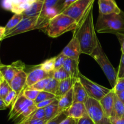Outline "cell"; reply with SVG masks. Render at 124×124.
Returning a JSON list of instances; mask_svg holds the SVG:
<instances>
[{
    "label": "cell",
    "instance_id": "1",
    "mask_svg": "<svg viewBox=\"0 0 124 124\" xmlns=\"http://www.w3.org/2000/svg\"><path fill=\"white\" fill-rule=\"evenodd\" d=\"M73 36H75L78 40L81 53L91 56L99 41L93 22V7L84 19L78 24L76 29L73 31Z\"/></svg>",
    "mask_w": 124,
    "mask_h": 124
},
{
    "label": "cell",
    "instance_id": "2",
    "mask_svg": "<svg viewBox=\"0 0 124 124\" xmlns=\"http://www.w3.org/2000/svg\"><path fill=\"white\" fill-rule=\"evenodd\" d=\"M95 29L98 33L115 34L119 38H124V12L110 15L99 13Z\"/></svg>",
    "mask_w": 124,
    "mask_h": 124
},
{
    "label": "cell",
    "instance_id": "3",
    "mask_svg": "<svg viewBox=\"0 0 124 124\" xmlns=\"http://www.w3.org/2000/svg\"><path fill=\"white\" fill-rule=\"evenodd\" d=\"M78 23L75 19L60 13L49 21L44 29L48 36L54 38L67 31H74Z\"/></svg>",
    "mask_w": 124,
    "mask_h": 124
},
{
    "label": "cell",
    "instance_id": "4",
    "mask_svg": "<svg viewBox=\"0 0 124 124\" xmlns=\"http://www.w3.org/2000/svg\"><path fill=\"white\" fill-rule=\"evenodd\" d=\"M50 19L44 14L36 16L24 18V19L13 29L6 33L4 39L23 33L35 29H45Z\"/></svg>",
    "mask_w": 124,
    "mask_h": 124
},
{
    "label": "cell",
    "instance_id": "5",
    "mask_svg": "<svg viewBox=\"0 0 124 124\" xmlns=\"http://www.w3.org/2000/svg\"><path fill=\"white\" fill-rule=\"evenodd\" d=\"M36 109L37 108L33 101L27 99L22 92L12 104L8 114V120L19 119L18 122H19L31 116Z\"/></svg>",
    "mask_w": 124,
    "mask_h": 124
},
{
    "label": "cell",
    "instance_id": "6",
    "mask_svg": "<svg viewBox=\"0 0 124 124\" xmlns=\"http://www.w3.org/2000/svg\"><path fill=\"white\" fill-rule=\"evenodd\" d=\"M91 56L100 65L103 72L108 80L110 84L112 87V88H113L117 82V72L108 58L107 56L104 53L99 41H98L96 47L91 54Z\"/></svg>",
    "mask_w": 124,
    "mask_h": 124
},
{
    "label": "cell",
    "instance_id": "7",
    "mask_svg": "<svg viewBox=\"0 0 124 124\" xmlns=\"http://www.w3.org/2000/svg\"><path fill=\"white\" fill-rule=\"evenodd\" d=\"M95 0H78L62 11L61 13L71 17L79 24L93 7Z\"/></svg>",
    "mask_w": 124,
    "mask_h": 124
},
{
    "label": "cell",
    "instance_id": "8",
    "mask_svg": "<svg viewBox=\"0 0 124 124\" xmlns=\"http://www.w3.org/2000/svg\"><path fill=\"white\" fill-rule=\"evenodd\" d=\"M87 113L94 124H112L105 114L100 102L93 98H88L85 103Z\"/></svg>",
    "mask_w": 124,
    "mask_h": 124
},
{
    "label": "cell",
    "instance_id": "9",
    "mask_svg": "<svg viewBox=\"0 0 124 124\" xmlns=\"http://www.w3.org/2000/svg\"><path fill=\"white\" fill-rule=\"evenodd\" d=\"M78 78L84 87L88 97L98 101H101V99L108 94L111 90L95 83L82 75L81 73L79 74Z\"/></svg>",
    "mask_w": 124,
    "mask_h": 124
},
{
    "label": "cell",
    "instance_id": "10",
    "mask_svg": "<svg viewBox=\"0 0 124 124\" xmlns=\"http://www.w3.org/2000/svg\"><path fill=\"white\" fill-rule=\"evenodd\" d=\"M37 0H4L2 7L15 14H22Z\"/></svg>",
    "mask_w": 124,
    "mask_h": 124
},
{
    "label": "cell",
    "instance_id": "11",
    "mask_svg": "<svg viewBox=\"0 0 124 124\" xmlns=\"http://www.w3.org/2000/svg\"><path fill=\"white\" fill-rule=\"evenodd\" d=\"M25 69V65L20 61L14 62L10 65H4L0 68V71L2 74L4 79L8 83L11 82L15 76L18 75L21 71L24 70Z\"/></svg>",
    "mask_w": 124,
    "mask_h": 124
},
{
    "label": "cell",
    "instance_id": "12",
    "mask_svg": "<svg viewBox=\"0 0 124 124\" xmlns=\"http://www.w3.org/2000/svg\"><path fill=\"white\" fill-rule=\"evenodd\" d=\"M53 72H46L44 70L41 69L39 67V65H38V67L35 68L32 70H31L29 73H27L26 82L27 87H31L33 85L35 84L38 82L44 79L52 78Z\"/></svg>",
    "mask_w": 124,
    "mask_h": 124
},
{
    "label": "cell",
    "instance_id": "13",
    "mask_svg": "<svg viewBox=\"0 0 124 124\" xmlns=\"http://www.w3.org/2000/svg\"><path fill=\"white\" fill-rule=\"evenodd\" d=\"M61 53L67 58L79 61L80 54L82 53L79 42L75 36H73L72 39L62 50Z\"/></svg>",
    "mask_w": 124,
    "mask_h": 124
},
{
    "label": "cell",
    "instance_id": "14",
    "mask_svg": "<svg viewBox=\"0 0 124 124\" xmlns=\"http://www.w3.org/2000/svg\"><path fill=\"white\" fill-rule=\"evenodd\" d=\"M27 73L24 70H22L15 76L14 78L10 83L11 88L16 93L18 96L27 87Z\"/></svg>",
    "mask_w": 124,
    "mask_h": 124
},
{
    "label": "cell",
    "instance_id": "15",
    "mask_svg": "<svg viewBox=\"0 0 124 124\" xmlns=\"http://www.w3.org/2000/svg\"><path fill=\"white\" fill-rule=\"evenodd\" d=\"M98 5L100 14H119L122 12L115 0H98Z\"/></svg>",
    "mask_w": 124,
    "mask_h": 124
},
{
    "label": "cell",
    "instance_id": "16",
    "mask_svg": "<svg viewBox=\"0 0 124 124\" xmlns=\"http://www.w3.org/2000/svg\"><path fill=\"white\" fill-rule=\"evenodd\" d=\"M65 111L68 117H72L77 120L88 115L84 103H73L71 106Z\"/></svg>",
    "mask_w": 124,
    "mask_h": 124
},
{
    "label": "cell",
    "instance_id": "17",
    "mask_svg": "<svg viewBox=\"0 0 124 124\" xmlns=\"http://www.w3.org/2000/svg\"><path fill=\"white\" fill-rule=\"evenodd\" d=\"M115 95V92H114L113 90L111 88V91L105 96L103 97L101 99V101H99V102H100L103 110L109 118L112 117L113 115Z\"/></svg>",
    "mask_w": 124,
    "mask_h": 124
},
{
    "label": "cell",
    "instance_id": "18",
    "mask_svg": "<svg viewBox=\"0 0 124 124\" xmlns=\"http://www.w3.org/2000/svg\"><path fill=\"white\" fill-rule=\"evenodd\" d=\"M73 103L81 102L85 104L89 98L84 87L78 78L76 79L73 87Z\"/></svg>",
    "mask_w": 124,
    "mask_h": 124
},
{
    "label": "cell",
    "instance_id": "19",
    "mask_svg": "<svg viewBox=\"0 0 124 124\" xmlns=\"http://www.w3.org/2000/svg\"><path fill=\"white\" fill-rule=\"evenodd\" d=\"M73 104V88L66 94L58 98V111L59 113L67 110Z\"/></svg>",
    "mask_w": 124,
    "mask_h": 124
},
{
    "label": "cell",
    "instance_id": "20",
    "mask_svg": "<svg viewBox=\"0 0 124 124\" xmlns=\"http://www.w3.org/2000/svg\"><path fill=\"white\" fill-rule=\"evenodd\" d=\"M44 7V2L36 1L33 2L27 9L25 10L22 14L24 16V18L36 16L42 14Z\"/></svg>",
    "mask_w": 124,
    "mask_h": 124
},
{
    "label": "cell",
    "instance_id": "21",
    "mask_svg": "<svg viewBox=\"0 0 124 124\" xmlns=\"http://www.w3.org/2000/svg\"><path fill=\"white\" fill-rule=\"evenodd\" d=\"M79 61L67 58L64 62L63 67L70 75V77L73 78H78L79 74Z\"/></svg>",
    "mask_w": 124,
    "mask_h": 124
},
{
    "label": "cell",
    "instance_id": "22",
    "mask_svg": "<svg viewBox=\"0 0 124 124\" xmlns=\"http://www.w3.org/2000/svg\"><path fill=\"white\" fill-rule=\"evenodd\" d=\"M76 79L69 78L59 81V87H58V92L56 94V96L59 98L66 94L69 91H70L73 88L74 83Z\"/></svg>",
    "mask_w": 124,
    "mask_h": 124
},
{
    "label": "cell",
    "instance_id": "23",
    "mask_svg": "<svg viewBox=\"0 0 124 124\" xmlns=\"http://www.w3.org/2000/svg\"><path fill=\"white\" fill-rule=\"evenodd\" d=\"M44 110L46 113L45 119L48 121L59 114L58 111V98H57L52 104L44 108Z\"/></svg>",
    "mask_w": 124,
    "mask_h": 124
},
{
    "label": "cell",
    "instance_id": "24",
    "mask_svg": "<svg viewBox=\"0 0 124 124\" xmlns=\"http://www.w3.org/2000/svg\"><path fill=\"white\" fill-rule=\"evenodd\" d=\"M112 117H124V104L120 100L116 94L115 95L113 115Z\"/></svg>",
    "mask_w": 124,
    "mask_h": 124
},
{
    "label": "cell",
    "instance_id": "25",
    "mask_svg": "<svg viewBox=\"0 0 124 124\" xmlns=\"http://www.w3.org/2000/svg\"><path fill=\"white\" fill-rule=\"evenodd\" d=\"M23 19H24V16L23 14H15L4 27L6 29V33L8 32V31L15 27Z\"/></svg>",
    "mask_w": 124,
    "mask_h": 124
},
{
    "label": "cell",
    "instance_id": "26",
    "mask_svg": "<svg viewBox=\"0 0 124 124\" xmlns=\"http://www.w3.org/2000/svg\"><path fill=\"white\" fill-rule=\"evenodd\" d=\"M59 83V81H57L56 79H54L53 78H50L48 80L44 91L56 95L57 92H58Z\"/></svg>",
    "mask_w": 124,
    "mask_h": 124
},
{
    "label": "cell",
    "instance_id": "27",
    "mask_svg": "<svg viewBox=\"0 0 124 124\" xmlns=\"http://www.w3.org/2000/svg\"><path fill=\"white\" fill-rule=\"evenodd\" d=\"M52 78L56 79L57 81H61L71 77H70V75H69V73L62 67L60 68L58 70H55L53 71Z\"/></svg>",
    "mask_w": 124,
    "mask_h": 124
},
{
    "label": "cell",
    "instance_id": "28",
    "mask_svg": "<svg viewBox=\"0 0 124 124\" xmlns=\"http://www.w3.org/2000/svg\"><path fill=\"white\" fill-rule=\"evenodd\" d=\"M54 60H55V57L50 58L39 65V67L46 72H53L54 70Z\"/></svg>",
    "mask_w": 124,
    "mask_h": 124
},
{
    "label": "cell",
    "instance_id": "29",
    "mask_svg": "<svg viewBox=\"0 0 124 124\" xmlns=\"http://www.w3.org/2000/svg\"><path fill=\"white\" fill-rule=\"evenodd\" d=\"M56 98V96L54 94L50 93L48 92H45V91H42V92H39L37 98L33 102L36 105V104L41 102L42 101H44L48 100V99H52Z\"/></svg>",
    "mask_w": 124,
    "mask_h": 124
},
{
    "label": "cell",
    "instance_id": "30",
    "mask_svg": "<svg viewBox=\"0 0 124 124\" xmlns=\"http://www.w3.org/2000/svg\"><path fill=\"white\" fill-rule=\"evenodd\" d=\"M39 93V91L32 89V88H29V87H26L23 92V95L27 99H29V100L31 101H34L36 99Z\"/></svg>",
    "mask_w": 124,
    "mask_h": 124
},
{
    "label": "cell",
    "instance_id": "31",
    "mask_svg": "<svg viewBox=\"0 0 124 124\" xmlns=\"http://www.w3.org/2000/svg\"><path fill=\"white\" fill-rule=\"evenodd\" d=\"M11 90H12V89L9 83L4 80L2 83L0 84V98L4 99Z\"/></svg>",
    "mask_w": 124,
    "mask_h": 124
},
{
    "label": "cell",
    "instance_id": "32",
    "mask_svg": "<svg viewBox=\"0 0 124 124\" xmlns=\"http://www.w3.org/2000/svg\"><path fill=\"white\" fill-rule=\"evenodd\" d=\"M67 58V57L65 55H64L62 53H61L56 57H55V60H54V70H58V69L62 67Z\"/></svg>",
    "mask_w": 124,
    "mask_h": 124
},
{
    "label": "cell",
    "instance_id": "33",
    "mask_svg": "<svg viewBox=\"0 0 124 124\" xmlns=\"http://www.w3.org/2000/svg\"><path fill=\"white\" fill-rule=\"evenodd\" d=\"M68 116L67 115L65 111H63V112L61 113L58 114L56 116L53 117L52 119L49 120L48 122L46 123V124H60L61 122L62 121H64L65 118H67Z\"/></svg>",
    "mask_w": 124,
    "mask_h": 124
},
{
    "label": "cell",
    "instance_id": "34",
    "mask_svg": "<svg viewBox=\"0 0 124 124\" xmlns=\"http://www.w3.org/2000/svg\"><path fill=\"white\" fill-rule=\"evenodd\" d=\"M17 94L14 90H11L9 93L7 94V95L4 98V103L6 104V105H7V107H8L11 104H13V102L15 101L16 99L17 98Z\"/></svg>",
    "mask_w": 124,
    "mask_h": 124
},
{
    "label": "cell",
    "instance_id": "35",
    "mask_svg": "<svg viewBox=\"0 0 124 124\" xmlns=\"http://www.w3.org/2000/svg\"><path fill=\"white\" fill-rule=\"evenodd\" d=\"M49 78L44 79L43 80H41V81H39L37 83H36L35 84L33 85L32 86L30 87L29 88H32V89L36 90L39 91V92H42V91L44 90V88L46 87V85H47V82H48V80H49Z\"/></svg>",
    "mask_w": 124,
    "mask_h": 124
},
{
    "label": "cell",
    "instance_id": "36",
    "mask_svg": "<svg viewBox=\"0 0 124 124\" xmlns=\"http://www.w3.org/2000/svg\"><path fill=\"white\" fill-rule=\"evenodd\" d=\"M45 117H46V113H45L44 108H37L31 115L30 120L43 119H45Z\"/></svg>",
    "mask_w": 124,
    "mask_h": 124
},
{
    "label": "cell",
    "instance_id": "37",
    "mask_svg": "<svg viewBox=\"0 0 124 124\" xmlns=\"http://www.w3.org/2000/svg\"><path fill=\"white\" fill-rule=\"evenodd\" d=\"M112 89L113 90L115 94H117L123 92L124 90V78L117 79L116 85Z\"/></svg>",
    "mask_w": 124,
    "mask_h": 124
},
{
    "label": "cell",
    "instance_id": "38",
    "mask_svg": "<svg viewBox=\"0 0 124 124\" xmlns=\"http://www.w3.org/2000/svg\"><path fill=\"white\" fill-rule=\"evenodd\" d=\"M117 79L124 78V54H122L118 71L117 72Z\"/></svg>",
    "mask_w": 124,
    "mask_h": 124
},
{
    "label": "cell",
    "instance_id": "39",
    "mask_svg": "<svg viewBox=\"0 0 124 124\" xmlns=\"http://www.w3.org/2000/svg\"><path fill=\"white\" fill-rule=\"evenodd\" d=\"M57 97L56 98H53L52 99H48V100L44 101H42L41 102L38 103V104H36V106L37 108H44L46 107H47L48 105H49L50 104H52L53 101H55V99H56Z\"/></svg>",
    "mask_w": 124,
    "mask_h": 124
},
{
    "label": "cell",
    "instance_id": "40",
    "mask_svg": "<svg viewBox=\"0 0 124 124\" xmlns=\"http://www.w3.org/2000/svg\"><path fill=\"white\" fill-rule=\"evenodd\" d=\"M77 124H94V123L88 116V115H87L78 120Z\"/></svg>",
    "mask_w": 124,
    "mask_h": 124
},
{
    "label": "cell",
    "instance_id": "41",
    "mask_svg": "<svg viewBox=\"0 0 124 124\" xmlns=\"http://www.w3.org/2000/svg\"><path fill=\"white\" fill-rule=\"evenodd\" d=\"M110 120L112 124H124V117H111Z\"/></svg>",
    "mask_w": 124,
    "mask_h": 124
},
{
    "label": "cell",
    "instance_id": "42",
    "mask_svg": "<svg viewBox=\"0 0 124 124\" xmlns=\"http://www.w3.org/2000/svg\"><path fill=\"white\" fill-rule=\"evenodd\" d=\"M78 120L72 117H67L64 121H62L60 124H77Z\"/></svg>",
    "mask_w": 124,
    "mask_h": 124
},
{
    "label": "cell",
    "instance_id": "43",
    "mask_svg": "<svg viewBox=\"0 0 124 124\" xmlns=\"http://www.w3.org/2000/svg\"><path fill=\"white\" fill-rule=\"evenodd\" d=\"M47 122H48V121H47L45 119H33L29 121L28 124H46Z\"/></svg>",
    "mask_w": 124,
    "mask_h": 124
},
{
    "label": "cell",
    "instance_id": "44",
    "mask_svg": "<svg viewBox=\"0 0 124 124\" xmlns=\"http://www.w3.org/2000/svg\"><path fill=\"white\" fill-rule=\"evenodd\" d=\"M5 35H6V29L4 27L0 26V41L4 39Z\"/></svg>",
    "mask_w": 124,
    "mask_h": 124
},
{
    "label": "cell",
    "instance_id": "45",
    "mask_svg": "<svg viewBox=\"0 0 124 124\" xmlns=\"http://www.w3.org/2000/svg\"><path fill=\"white\" fill-rule=\"evenodd\" d=\"M7 108V105H6V104L4 103V101L3 99L0 98V110H6Z\"/></svg>",
    "mask_w": 124,
    "mask_h": 124
},
{
    "label": "cell",
    "instance_id": "46",
    "mask_svg": "<svg viewBox=\"0 0 124 124\" xmlns=\"http://www.w3.org/2000/svg\"><path fill=\"white\" fill-rule=\"evenodd\" d=\"M31 116H30L29 117H27V118L24 119L22 120V121H19V122H18L16 124H28V123H29V121H30Z\"/></svg>",
    "mask_w": 124,
    "mask_h": 124
},
{
    "label": "cell",
    "instance_id": "47",
    "mask_svg": "<svg viewBox=\"0 0 124 124\" xmlns=\"http://www.w3.org/2000/svg\"><path fill=\"white\" fill-rule=\"evenodd\" d=\"M116 94L117 96V97L119 98L120 100H121V101H122L124 104V90L123 92H121V93H117V94Z\"/></svg>",
    "mask_w": 124,
    "mask_h": 124
},
{
    "label": "cell",
    "instance_id": "48",
    "mask_svg": "<svg viewBox=\"0 0 124 124\" xmlns=\"http://www.w3.org/2000/svg\"><path fill=\"white\" fill-rule=\"evenodd\" d=\"M121 52H122V54H124V38L121 42Z\"/></svg>",
    "mask_w": 124,
    "mask_h": 124
},
{
    "label": "cell",
    "instance_id": "49",
    "mask_svg": "<svg viewBox=\"0 0 124 124\" xmlns=\"http://www.w3.org/2000/svg\"><path fill=\"white\" fill-rule=\"evenodd\" d=\"M4 76L2 75V74L1 73V72L0 71V84L2 83L4 81Z\"/></svg>",
    "mask_w": 124,
    "mask_h": 124
},
{
    "label": "cell",
    "instance_id": "50",
    "mask_svg": "<svg viewBox=\"0 0 124 124\" xmlns=\"http://www.w3.org/2000/svg\"><path fill=\"white\" fill-rule=\"evenodd\" d=\"M4 65V64H2V62H1V59H0V68L2 67H3Z\"/></svg>",
    "mask_w": 124,
    "mask_h": 124
},
{
    "label": "cell",
    "instance_id": "51",
    "mask_svg": "<svg viewBox=\"0 0 124 124\" xmlns=\"http://www.w3.org/2000/svg\"><path fill=\"white\" fill-rule=\"evenodd\" d=\"M37 1H41V2H42L44 3L45 1H46V0H37Z\"/></svg>",
    "mask_w": 124,
    "mask_h": 124
}]
</instances>
